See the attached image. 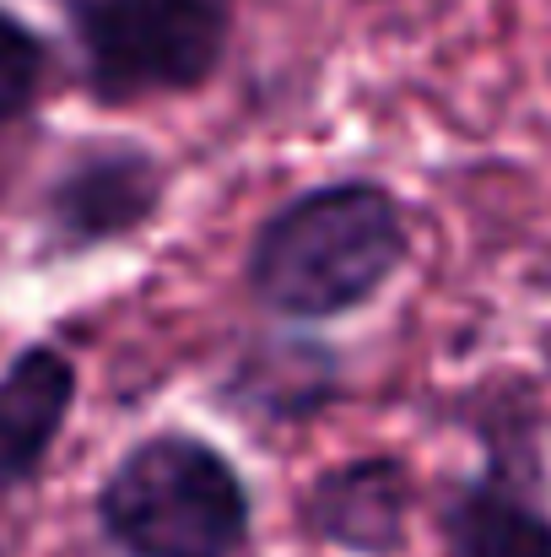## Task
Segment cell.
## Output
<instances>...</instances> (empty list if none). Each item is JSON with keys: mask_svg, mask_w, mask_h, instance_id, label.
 I'll return each mask as SVG.
<instances>
[{"mask_svg": "<svg viewBox=\"0 0 551 557\" xmlns=\"http://www.w3.org/2000/svg\"><path fill=\"white\" fill-rule=\"evenodd\" d=\"M65 5H71V0H60V11H65Z\"/></svg>", "mask_w": 551, "mask_h": 557, "instance_id": "10", "label": "cell"}, {"mask_svg": "<svg viewBox=\"0 0 551 557\" xmlns=\"http://www.w3.org/2000/svg\"><path fill=\"white\" fill-rule=\"evenodd\" d=\"M0 557H5V542H0Z\"/></svg>", "mask_w": 551, "mask_h": 557, "instance_id": "11", "label": "cell"}, {"mask_svg": "<svg viewBox=\"0 0 551 557\" xmlns=\"http://www.w3.org/2000/svg\"><path fill=\"white\" fill-rule=\"evenodd\" d=\"M65 27L82 92L98 109H136L216 82L238 33V0H71Z\"/></svg>", "mask_w": 551, "mask_h": 557, "instance_id": "4", "label": "cell"}, {"mask_svg": "<svg viewBox=\"0 0 551 557\" xmlns=\"http://www.w3.org/2000/svg\"><path fill=\"white\" fill-rule=\"evenodd\" d=\"M422 476L400 449H363L320 466L292 493V531L341 557H400L411 547Z\"/></svg>", "mask_w": 551, "mask_h": 557, "instance_id": "7", "label": "cell"}, {"mask_svg": "<svg viewBox=\"0 0 551 557\" xmlns=\"http://www.w3.org/2000/svg\"><path fill=\"white\" fill-rule=\"evenodd\" d=\"M174 189V169L136 136H92L60 158L38 189V249L49 260H82L141 238Z\"/></svg>", "mask_w": 551, "mask_h": 557, "instance_id": "5", "label": "cell"}, {"mask_svg": "<svg viewBox=\"0 0 551 557\" xmlns=\"http://www.w3.org/2000/svg\"><path fill=\"white\" fill-rule=\"evenodd\" d=\"M254 487L195 428H158L120 449L92 493V531L114 557H249Z\"/></svg>", "mask_w": 551, "mask_h": 557, "instance_id": "2", "label": "cell"}, {"mask_svg": "<svg viewBox=\"0 0 551 557\" xmlns=\"http://www.w3.org/2000/svg\"><path fill=\"white\" fill-rule=\"evenodd\" d=\"M216 411H227L243 428L260 433H292L314 428L325 411L347 400V352L314 325H271L238 336L233 358L211 384Z\"/></svg>", "mask_w": 551, "mask_h": 557, "instance_id": "6", "label": "cell"}, {"mask_svg": "<svg viewBox=\"0 0 551 557\" xmlns=\"http://www.w3.org/2000/svg\"><path fill=\"white\" fill-rule=\"evenodd\" d=\"M411 216L384 180L341 174L276 200L238 260L243 298L281 325H336L373 309L411 265Z\"/></svg>", "mask_w": 551, "mask_h": 557, "instance_id": "1", "label": "cell"}, {"mask_svg": "<svg viewBox=\"0 0 551 557\" xmlns=\"http://www.w3.org/2000/svg\"><path fill=\"white\" fill-rule=\"evenodd\" d=\"M460 428L476 444V471L438 487L433 525L443 557H551V455L547 406L525 373H487Z\"/></svg>", "mask_w": 551, "mask_h": 557, "instance_id": "3", "label": "cell"}, {"mask_svg": "<svg viewBox=\"0 0 551 557\" xmlns=\"http://www.w3.org/2000/svg\"><path fill=\"white\" fill-rule=\"evenodd\" d=\"M54 76V44L0 0V131L27 120Z\"/></svg>", "mask_w": 551, "mask_h": 557, "instance_id": "9", "label": "cell"}, {"mask_svg": "<svg viewBox=\"0 0 551 557\" xmlns=\"http://www.w3.org/2000/svg\"><path fill=\"white\" fill-rule=\"evenodd\" d=\"M82 369L54 342H27L0 369V498L33 487L76 411Z\"/></svg>", "mask_w": 551, "mask_h": 557, "instance_id": "8", "label": "cell"}]
</instances>
